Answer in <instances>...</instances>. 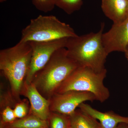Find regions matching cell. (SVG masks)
I'll use <instances>...</instances> for the list:
<instances>
[{"instance_id":"1","label":"cell","mask_w":128,"mask_h":128,"mask_svg":"<svg viewBox=\"0 0 128 128\" xmlns=\"http://www.w3.org/2000/svg\"><path fill=\"white\" fill-rule=\"evenodd\" d=\"M105 23H101L97 32L68 38L66 46L69 57L80 66L88 67L98 72L106 70L105 67L108 54L102 41Z\"/></svg>"},{"instance_id":"2","label":"cell","mask_w":128,"mask_h":128,"mask_svg":"<svg viewBox=\"0 0 128 128\" xmlns=\"http://www.w3.org/2000/svg\"><path fill=\"white\" fill-rule=\"evenodd\" d=\"M79 67L78 64L69 57L66 48H60L37 72L32 82L40 94L49 100L61 84Z\"/></svg>"},{"instance_id":"3","label":"cell","mask_w":128,"mask_h":128,"mask_svg":"<svg viewBox=\"0 0 128 128\" xmlns=\"http://www.w3.org/2000/svg\"><path fill=\"white\" fill-rule=\"evenodd\" d=\"M29 42L19 41L16 45L0 51V70L8 80L11 91L18 98L26 77L32 55Z\"/></svg>"},{"instance_id":"4","label":"cell","mask_w":128,"mask_h":128,"mask_svg":"<svg viewBox=\"0 0 128 128\" xmlns=\"http://www.w3.org/2000/svg\"><path fill=\"white\" fill-rule=\"evenodd\" d=\"M78 36L68 24L62 22L56 16L40 15L31 19L22 30L20 41L47 42Z\"/></svg>"},{"instance_id":"5","label":"cell","mask_w":128,"mask_h":128,"mask_svg":"<svg viewBox=\"0 0 128 128\" xmlns=\"http://www.w3.org/2000/svg\"><path fill=\"white\" fill-rule=\"evenodd\" d=\"M106 73L107 70L98 72L88 67L80 66L61 84L55 94L69 91L88 92L102 103L110 96L109 90L104 84Z\"/></svg>"},{"instance_id":"6","label":"cell","mask_w":128,"mask_h":128,"mask_svg":"<svg viewBox=\"0 0 128 128\" xmlns=\"http://www.w3.org/2000/svg\"><path fill=\"white\" fill-rule=\"evenodd\" d=\"M68 38L47 42L31 41L32 55L25 82L32 83L34 76L49 61L56 50L66 48Z\"/></svg>"},{"instance_id":"7","label":"cell","mask_w":128,"mask_h":128,"mask_svg":"<svg viewBox=\"0 0 128 128\" xmlns=\"http://www.w3.org/2000/svg\"><path fill=\"white\" fill-rule=\"evenodd\" d=\"M49 100L50 112L69 116L82 104L86 101L96 100L95 96L91 92L76 91L56 93Z\"/></svg>"},{"instance_id":"8","label":"cell","mask_w":128,"mask_h":128,"mask_svg":"<svg viewBox=\"0 0 128 128\" xmlns=\"http://www.w3.org/2000/svg\"><path fill=\"white\" fill-rule=\"evenodd\" d=\"M104 46L109 54L115 51L125 52L128 46V17L121 23L114 24L102 36Z\"/></svg>"},{"instance_id":"9","label":"cell","mask_w":128,"mask_h":128,"mask_svg":"<svg viewBox=\"0 0 128 128\" xmlns=\"http://www.w3.org/2000/svg\"><path fill=\"white\" fill-rule=\"evenodd\" d=\"M22 94L29 100L31 105V114L43 120H48L51 112L49 100L40 94L33 83L28 84L24 82Z\"/></svg>"},{"instance_id":"10","label":"cell","mask_w":128,"mask_h":128,"mask_svg":"<svg viewBox=\"0 0 128 128\" xmlns=\"http://www.w3.org/2000/svg\"><path fill=\"white\" fill-rule=\"evenodd\" d=\"M78 108L82 112L99 121L102 128H115L121 123L128 124V117L122 116L113 111L101 112L84 102Z\"/></svg>"},{"instance_id":"11","label":"cell","mask_w":128,"mask_h":128,"mask_svg":"<svg viewBox=\"0 0 128 128\" xmlns=\"http://www.w3.org/2000/svg\"><path fill=\"white\" fill-rule=\"evenodd\" d=\"M102 10L114 24L122 22L128 17V0H102Z\"/></svg>"},{"instance_id":"12","label":"cell","mask_w":128,"mask_h":128,"mask_svg":"<svg viewBox=\"0 0 128 128\" xmlns=\"http://www.w3.org/2000/svg\"><path fill=\"white\" fill-rule=\"evenodd\" d=\"M70 128H102L96 119L80 109L70 116Z\"/></svg>"},{"instance_id":"13","label":"cell","mask_w":128,"mask_h":128,"mask_svg":"<svg viewBox=\"0 0 128 128\" xmlns=\"http://www.w3.org/2000/svg\"><path fill=\"white\" fill-rule=\"evenodd\" d=\"M1 128H49V121L32 114L5 124Z\"/></svg>"},{"instance_id":"14","label":"cell","mask_w":128,"mask_h":128,"mask_svg":"<svg viewBox=\"0 0 128 128\" xmlns=\"http://www.w3.org/2000/svg\"><path fill=\"white\" fill-rule=\"evenodd\" d=\"M83 4V0H56V6L70 15L79 10Z\"/></svg>"},{"instance_id":"15","label":"cell","mask_w":128,"mask_h":128,"mask_svg":"<svg viewBox=\"0 0 128 128\" xmlns=\"http://www.w3.org/2000/svg\"><path fill=\"white\" fill-rule=\"evenodd\" d=\"M50 128H70L69 116L54 112H50L48 120Z\"/></svg>"},{"instance_id":"16","label":"cell","mask_w":128,"mask_h":128,"mask_svg":"<svg viewBox=\"0 0 128 128\" xmlns=\"http://www.w3.org/2000/svg\"><path fill=\"white\" fill-rule=\"evenodd\" d=\"M56 0H32V3L37 9L44 12L52 10L56 6Z\"/></svg>"},{"instance_id":"17","label":"cell","mask_w":128,"mask_h":128,"mask_svg":"<svg viewBox=\"0 0 128 128\" xmlns=\"http://www.w3.org/2000/svg\"><path fill=\"white\" fill-rule=\"evenodd\" d=\"M2 127L5 124L11 123L16 120L14 109L11 107L7 106L2 109L1 113Z\"/></svg>"},{"instance_id":"18","label":"cell","mask_w":128,"mask_h":128,"mask_svg":"<svg viewBox=\"0 0 128 128\" xmlns=\"http://www.w3.org/2000/svg\"><path fill=\"white\" fill-rule=\"evenodd\" d=\"M28 109L27 103L25 102H21L16 104L14 110L16 118L20 119L27 116Z\"/></svg>"},{"instance_id":"19","label":"cell","mask_w":128,"mask_h":128,"mask_svg":"<svg viewBox=\"0 0 128 128\" xmlns=\"http://www.w3.org/2000/svg\"><path fill=\"white\" fill-rule=\"evenodd\" d=\"M115 128H128V124L124 122L121 123Z\"/></svg>"},{"instance_id":"20","label":"cell","mask_w":128,"mask_h":128,"mask_svg":"<svg viewBox=\"0 0 128 128\" xmlns=\"http://www.w3.org/2000/svg\"><path fill=\"white\" fill-rule=\"evenodd\" d=\"M124 53H125V56H126V58H128V46L127 47V49H126V51Z\"/></svg>"},{"instance_id":"21","label":"cell","mask_w":128,"mask_h":128,"mask_svg":"<svg viewBox=\"0 0 128 128\" xmlns=\"http://www.w3.org/2000/svg\"><path fill=\"white\" fill-rule=\"evenodd\" d=\"M6 0H0V2H6Z\"/></svg>"},{"instance_id":"22","label":"cell","mask_w":128,"mask_h":128,"mask_svg":"<svg viewBox=\"0 0 128 128\" xmlns=\"http://www.w3.org/2000/svg\"><path fill=\"white\" fill-rule=\"evenodd\" d=\"M127 58V59H128V58Z\"/></svg>"},{"instance_id":"23","label":"cell","mask_w":128,"mask_h":128,"mask_svg":"<svg viewBox=\"0 0 128 128\" xmlns=\"http://www.w3.org/2000/svg\"></svg>"},{"instance_id":"24","label":"cell","mask_w":128,"mask_h":128,"mask_svg":"<svg viewBox=\"0 0 128 128\" xmlns=\"http://www.w3.org/2000/svg\"></svg>"}]
</instances>
